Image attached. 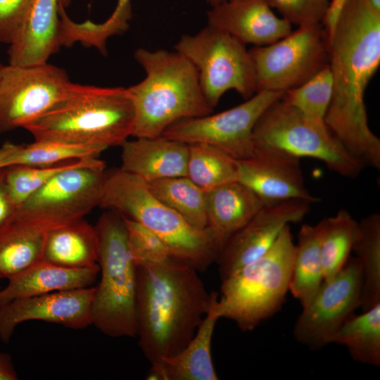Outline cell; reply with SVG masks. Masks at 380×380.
<instances>
[{
  "mask_svg": "<svg viewBox=\"0 0 380 380\" xmlns=\"http://www.w3.org/2000/svg\"><path fill=\"white\" fill-rule=\"evenodd\" d=\"M281 18L291 25H309L322 23L327 13L329 0H267Z\"/></svg>",
  "mask_w": 380,
  "mask_h": 380,
  "instance_id": "cell-37",
  "label": "cell"
},
{
  "mask_svg": "<svg viewBox=\"0 0 380 380\" xmlns=\"http://www.w3.org/2000/svg\"><path fill=\"white\" fill-rule=\"evenodd\" d=\"M207 25L255 46L272 44L292 32L291 24L277 16L267 0H227L213 6L207 12Z\"/></svg>",
  "mask_w": 380,
  "mask_h": 380,
  "instance_id": "cell-18",
  "label": "cell"
},
{
  "mask_svg": "<svg viewBox=\"0 0 380 380\" xmlns=\"http://www.w3.org/2000/svg\"><path fill=\"white\" fill-rule=\"evenodd\" d=\"M175 49L197 70L203 92L213 108L229 90L246 99L257 92L249 51L229 34L206 25L195 34L181 37Z\"/></svg>",
  "mask_w": 380,
  "mask_h": 380,
  "instance_id": "cell-10",
  "label": "cell"
},
{
  "mask_svg": "<svg viewBox=\"0 0 380 380\" xmlns=\"http://www.w3.org/2000/svg\"><path fill=\"white\" fill-rule=\"evenodd\" d=\"M218 294L211 292L209 309L190 341L179 352L151 365L148 380H217L211 356L213 335L221 318L217 308Z\"/></svg>",
  "mask_w": 380,
  "mask_h": 380,
  "instance_id": "cell-20",
  "label": "cell"
},
{
  "mask_svg": "<svg viewBox=\"0 0 380 380\" xmlns=\"http://www.w3.org/2000/svg\"><path fill=\"white\" fill-rule=\"evenodd\" d=\"M265 205L248 187L234 181L206 192L207 229L222 248Z\"/></svg>",
  "mask_w": 380,
  "mask_h": 380,
  "instance_id": "cell-23",
  "label": "cell"
},
{
  "mask_svg": "<svg viewBox=\"0 0 380 380\" xmlns=\"http://www.w3.org/2000/svg\"><path fill=\"white\" fill-rule=\"evenodd\" d=\"M362 274L356 257L350 256L341 270L323 281L298 316L293 330L300 343L317 350L332 343L340 328L360 307Z\"/></svg>",
  "mask_w": 380,
  "mask_h": 380,
  "instance_id": "cell-14",
  "label": "cell"
},
{
  "mask_svg": "<svg viewBox=\"0 0 380 380\" xmlns=\"http://www.w3.org/2000/svg\"><path fill=\"white\" fill-rule=\"evenodd\" d=\"M151 192L179 213L191 225L207 227L206 192L187 177H175L146 182Z\"/></svg>",
  "mask_w": 380,
  "mask_h": 380,
  "instance_id": "cell-29",
  "label": "cell"
},
{
  "mask_svg": "<svg viewBox=\"0 0 380 380\" xmlns=\"http://www.w3.org/2000/svg\"><path fill=\"white\" fill-rule=\"evenodd\" d=\"M122 217L136 265L162 262L172 258L165 243L154 232L134 220Z\"/></svg>",
  "mask_w": 380,
  "mask_h": 380,
  "instance_id": "cell-36",
  "label": "cell"
},
{
  "mask_svg": "<svg viewBox=\"0 0 380 380\" xmlns=\"http://www.w3.org/2000/svg\"><path fill=\"white\" fill-rule=\"evenodd\" d=\"M346 0H332L329 2V8L322 25L325 29L327 39H329L334 30L339 13Z\"/></svg>",
  "mask_w": 380,
  "mask_h": 380,
  "instance_id": "cell-40",
  "label": "cell"
},
{
  "mask_svg": "<svg viewBox=\"0 0 380 380\" xmlns=\"http://www.w3.org/2000/svg\"><path fill=\"white\" fill-rule=\"evenodd\" d=\"M134 110L128 88L74 84L55 107L27 125L34 140L122 146L132 137Z\"/></svg>",
  "mask_w": 380,
  "mask_h": 380,
  "instance_id": "cell-4",
  "label": "cell"
},
{
  "mask_svg": "<svg viewBox=\"0 0 380 380\" xmlns=\"http://www.w3.org/2000/svg\"><path fill=\"white\" fill-rule=\"evenodd\" d=\"M189 145L186 177L205 192L237 181L236 160L207 144Z\"/></svg>",
  "mask_w": 380,
  "mask_h": 380,
  "instance_id": "cell-30",
  "label": "cell"
},
{
  "mask_svg": "<svg viewBox=\"0 0 380 380\" xmlns=\"http://www.w3.org/2000/svg\"><path fill=\"white\" fill-rule=\"evenodd\" d=\"M71 1L72 0H59V2L63 6L64 8H66L70 4Z\"/></svg>",
  "mask_w": 380,
  "mask_h": 380,
  "instance_id": "cell-45",
  "label": "cell"
},
{
  "mask_svg": "<svg viewBox=\"0 0 380 380\" xmlns=\"http://www.w3.org/2000/svg\"><path fill=\"white\" fill-rule=\"evenodd\" d=\"M310 204L297 200L265 204L221 248L215 260L221 280L262 255L286 225L304 219Z\"/></svg>",
  "mask_w": 380,
  "mask_h": 380,
  "instance_id": "cell-15",
  "label": "cell"
},
{
  "mask_svg": "<svg viewBox=\"0 0 380 380\" xmlns=\"http://www.w3.org/2000/svg\"><path fill=\"white\" fill-rule=\"evenodd\" d=\"M99 274V265L70 268L41 260L8 279L0 290V306L21 298L91 286Z\"/></svg>",
  "mask_w": 380,
  "mask_h": 380,
  "instance_id": "cell-22",
  "label": "cell"
},
{
  "mask_svg": "<svg viewBox=\"0 0 380 380\" xmlns=\"http://www.w3.org/2000/svg\"><path fill=\"white\" fill-rule=\"evenodd\" d=\"M132 16L131 0H118L114 11L104 22L95 23L87 20L81 23L77 28V37L83 46L94 47L106 54L108 39L125 32Z\"/></svg>",
  "mask_w": 380,
  "mask_h": 380,
  "instance_id": "cell-35",
  "label": "cell"
},
{
  "mask_svg": "<svg viewBox=\"0 0 380 380\" xmlns=\"http://www.w3.org/2000/svg\"><path fill=\"white\" fill-rule=\"evenodd\" d=\"M322 220L317 224H303L298 233L289 291L302 308L312 299L324 281L321 262Z\"/></svg>",
  "mask_w": 380,
  "mask_h": 380,
  "instance_id": "cell-25",
  "label": "cell"
},
{
  "mask_svg": "<svg viewBox=\"0 0 380 380\" xmlns=\"http://www.w3.org/2000/svg\"><path fill=\"white\" fill-rule=\"evenodd\" d=\"M352 251L362 274L360 307L363 311L380 303V215L372 213L357 222Z\"/></svg>",
  "mask_w": 380,
  "mask_h": 380,
  "instance_id": "cell-26",
  "label": "cell"
},
{
  "mask_svg": "<svg viewBox=\"0 0 380 380\" xmlns=\"http://www.w3.org/2000/svg\"><path fill=\"white\" fill-rule=\"evenodd\" d=\"M100 281L95 286L92 325L112 337H136L137 265L122 216L103 213L94 226Z\"/></svg>",
  "mask_w": 380,
  "mask_h": 380,
  "instance_id": "cell-7",
  "label": "cell"
},
{
  "mask_svg": "<svg viewBox=\"0 0 380 380\" xmlns=\"http://www.w3.org/2000/svg\"><path fill=\"white\" fill-rule=\"evenodd\" d=\"M44 234L15 220L0 233V279H9L42 260Z\"/></svg>",
  "mask_w": 380,
  "mask_h": 380,
  "instance_id": "cell-27",
  "label": "cell"
},
{
  "mask_svg": "<svg viewBox=\"0 0 380 380\" xmlns=\"http://www.w3.org/2000/svg\"><path fill=\"white\" fill-rule=\"evenodd\" d=\"M284 92L257 91L243 103L216 114L181 120L168 127L160 137L186 144L214 146L236 160L254 151L253 130L260 117Z\"/></svg>",
  "mask_w": 380,
  "mask_h": 380,
  "instance_id": "cell-13",
  "label": "cell"
},
{
  "mask_svg": "<svg viewBox=\"0 0 380 380\" xmlns=\"http://www.w3.org/2000/svg\"><path fill=\"white\" fill-rule=\"evenodd\" d=\"M65 71L48 63L35 65H4L0 74V133L25 128L70 92Z\"/></svg>",
  "mask_w": 380,
  "mask_h": 380,
  "instance_id": "cell-12",
  "label": "cell"
},
{
  "mask_svg": "<svg viewBox=\"0 0 380 380\" xmlns=\"http://www.w3.org/2000/svg\"><path fill=\"white\" fill-rule=\"evenodd\" d=\"M16 144L6 142L0 147V169L10 166Z\"/></svg>",
  "mask_w": 380,
  "mask_h": 380,
  "instance_id": "cell-42",
  "label": "cell"
},
{
  "mask_svg": "<svg viewBox=\"0 0 380 380\" xmlns=\"http://www.w3.org/2000/svg\"><path fill=\"white\" fill-rule=\"evenodd\" d=\"M227 0H207L208 3L211 6H215Z\"/></svg>",
  "mask_w": 380,
  "mask_h": 380,
  "instance_id": "cell-44",
  "label": "cell"
},
{
  "mask_svg": "<svg viewBox=\"0 0 380 380\" xmlns=\"http://www.w3.org/2000/svg\"><path fill=\"white\" fill-rule=\"evenodd\" d=\"M59 0H32L8 51V64L35 65L48 63L60 44Z\"/></svg>",
  "mask_w": 380,
  "mask_h": 380,
  "instance_id": "cell-19",
  "label": "cell"
},
{
  "mask_svg": "<svg viewBox=\"0 0 380 380\" xmlns=\"http://www.w3.org/2000/svg\"><path fill=\"white\" fill-rule=\"evenodd\" d=\"M121 169L146 182L186 177L189 145L163 137L136 138L122 144Z\"/></svg>",
  "mask_w": 380,
  "mask_h": 380,
  "instance_id": "cell-21",
  "label": "cell"
},
{
  "mask_svg": "<svg viewBox=\"0 0 380 380\" xmlns=\"http://www.w3.org/2000/svg\"><path fill=\"white\" fill-rule=\"evenodd\" d=\"M254 147L250 157L236 160L237 181L265 204L291 200L312 204L319 200L305 185L299 158L277 148Z\"/></svg>",
  "mask_w": 380,
  "mask_h": 380,
  "instance_id": "cell-16",
  "label": "cell"
},
{
  "mask_svg": "<svg viewBox=\"0 0 380 380\" xmlns=\"http://www.w3.org/2000/svg\"><path fill=\"white\" fill-rule=\"evenodd\" d=\"M106 149L98 145L34 140L28 144L16 145L11 165L42 166L87 158H98Z\"/></svg>",
  "mask_w": 380,
  "mask_h": 380,
  "instance_id": "cell-32",
  "label": "cell"
},
{
  "mask_svg": "<svg viewBox=\"0 0 380 380\" xmlns=\"http://www.w3.org/2000/svg\"><path fill=\"white\" fill-rule=\"evenodd\" d=\"M99 245L94 226L83 219L45 232L42 260L84 268L98 265Z\"/></svg>",
  "mask_w": 380,
  "mask_h": 380,
  "instance_id": "cell-24",
  "label": "cell"
},
{
  "mask_svg": "<svg viewBox=\"0 0 380 380\" xmlns=\"http://www.w3.org/2000/svg\"><path fill=\"white\" fill-rule=\"evenodd\" d=\"M32 0H0V43L10 44Z\"/></svg>",
  "mask_w": 380,
  "mask_h": 380,
  "instance_id": "cell-38",
  "label": "cell"
},
{
  "mask_svg": "<svg viewBox=\"0 0 380 380\" xmlns=\"http://www.w3.org/2000/svg\"><path fill=\"white\" fill-rule=\"evenodd\" d=\"M1 305V304H0Z\"/></svg>",
  "mask_w": 380,
  "mask_h": 380,
  "instance_id": "cell-47",
  "label": "cell"
},
{
  "mask_svg": "<svg viewBox=\"0 0 380 380\" xmlns=\"http://www.w3.org/2000/svg\"><path fill=\"white\" fill-rule=\"evenodd\" d=\"M18 379L11 355L0 353V380H16Z\"/></svg>",
  "mask_w": 380,
  "mask_h": 380,
  "instance_id": "cell-41",
  "label": "cell"
},
{
  "mask_svg": "<svg viewBox=\"0 0 380 380\" xmlns=\"http://www.w3.org/2000/svg\"><path fill=\"white\" fill-rule=\"evenodd\" d=\"M332 343L344 346L359 363L380 365V303L353 315L335 334Z\"/></svg>",
  "mask_w": 380,
  "mask_h": 380,
  "instance_id": "cell-28",
  "label": "cell"
},
{
  "mask_svg": "<svg viewBox=\"0 0 380 380\" xmlns=\"http://www.w3.org/2000/svg\"><path fill=\"white\" fill-rule=\"evenodd\" d=\"M105 168L98 158L80 160L30 196L18 207L14 220L45 233L82 220L99 206Z\"/></svg>",
  "mask_w": 380,
  "mask_h": 380,
  "instance_id": "cell-8",
  "label": "cell"
},
{
  "mask_svg": "<svg viewBox=\"0 0 380 380\" xmlns=\"http://www.w3.org/2000/svg\"><path fill=\"white\" fill-rule=\"evenodd\" d=\"M17 209L8 190L4 168L0 169V233L14 220Z\"/></svg>",
  "mask_w": 380,
  "mask_h": 380,
  "instance_id": "cell-39",
  "label": "cell"
},
{
  "mask_svg": "<svg viewBox=\"0 0 380 380\" xmlns=\"http://www.w3.org/2000/svg\"><path fill=\"white\" fill-rule=\"evenodd\" d=\"M370 5L378 12L380 13V0H367Z\"/></svg>",
  "mask_w": 380,
  "mask_h": 380,
  "instance_id": "cell-43",
  "label": "cell"
},
{
  "mask_svg": "<svg viewBox=\"0 0 380 380\" xmlns=\"http://www.w3.org/2000/svg\"><path fill=\"white\" fill-rule=\"evenodd\" d=\"M257 91L285 93L329 64L327 35L322 23L299 26L272 44L249 50Z\"/></svg>",
  "mask_w": 380,
  "mask_h": 380,
  "instance_id": "cell-11",
  "label": "cell"
},
{
  "mask_svg": "<svg viewBox=\"0 0 380 380\" xmlns=\"http://www.w3.org/2000/svg\"><path fill=\"white\" fill-rule=\"evenodd\" d=\"M3 65L2 64H0V74H1V70H2V68H3Z\"/></svg>",
  "mask_w": 380,
  "mask_h": 380,
  "instance_id": "cell-46",
  "label": "cell"
},
{
  "mask_svg": "<svg viewBox=\"0 0 380 380\" xmlns=\"http://www.w3.org/2000/svg\"><path fill=\"white\" fill-rule=\"evenodd\" d=\"M296 243L289 224L261 256L222 280L220 317L251 331L279 312L289 291Z\"/></svg>",
  "mask_w": 380,
  "mask_h": 380,
  "instance_id": "cell-6",
  "label": "cell"
},
{
  "mask_svg": "<svg viewBox=\"0 0 380 380\" xmlns=\"http://www.w3.org/2000/svg\"><path fill=\"white\" fill-rule=\"evenodd\" d=\"M95 286L13 300L0 306V340L8 343L18 325L39 320L82 329L92 325Z\"/></svg>",
  "mask_w": 380,
  "mask_h": 380,
  "instance_id": "cell-17",
  "label": "cell"
},
{
  "mask_svg": "<svg viewBox=\"0 0 380 380\" xmlns=\"http://www.w3.org/2000/svg\"><path fill=\"white\" fill-rule=\"evenodd\" d=\"M99 206L144 225L162 239L173 258L198 272L207 270L221 250L207 228L191 225L157 198L145 181L121 168L106 172Z\"/></svg>",
  "mask_w": 380,
  "mask_h": 380,
  "instance_id": "cell-5",
  "label": "cell"
},
{
  "mask_svg": "<svg viewBox=\"0 0 380 380\" xmlns=\"http://www.w3.org/2000/svg\"><path fill=\"white\" fill-rule=\"evenodd\" d=\"M254 146L277 148L299 158L323 162L334 172L356 178L364 167L341 146L324 124L304 117L282 99L260 117L253 130Z\"/></svg>",
  "mask_w": 380,
  "mask_h": 380,
  "instance_id": "cell-9",
  "label": "cell"
},
{
  "mask_svg": "<svg viewBox=\"0 0 380 380\" xmlns=\"http://www.w3.org/2000/svg\"><path fill=\"white\" fill-rule=\"evenodd\" d=\"M333 80L324 122L364 167L380 169V139L368 125L365 93L380 64V13L367 0H346L328 39Z\"/></svg>",
  "mask_w": 380,
  "mask_h": 380,
  "instance_id": "cell-1",
  "label": "cell"
},
{
  "mask_svg": "<svg viewBox=\"0 0 380 380\" xmlns=\"http://www.w3.org/2000/svg\"><path fill=\"white\" fill-rule=\"evenodd\" d=\"M332 92V75L327 64L302 84L286 91L281 99L310 120L325 125Z\"/></svg>",
  "mask_w": 380,
  "mask_h": 380,
  "instance_id": "cell-33",
  "label": "cell"
},
{
  "mask_svg": "<svg viewBox=\"0 0 380 380\" xmlns=\"http://www.w3.org/2000/svg\"><path fill=\"white\" fill-rule=\"evenodd\" d=\"M321 262L324 281L334 278L350 256L357 221L346 210L322 220Z\"/></svg>",
  "mask_w": 380,
  "mask_h": 380,
  "instance_id": "cell-31",
  "label": "cell"
},
{
  "mask_svg": "<svg viewBox=\"0 0 380 380\" xmlns=\"http://www.w3.org/2000/svg\"><path fill=\"white\" fill-rule=\"evenodd\" d=\"M80 160L50 165H15L5 167L4 174L8 190L18 208L30 196L54 176L74 166Z\"/></svg>",
  "mask_w": 380,
  "mask_h": 380,
  "instance_id": "cell-34",
  "label": "cell"
},
{
  "mask_svg": "<svg viewBox=\"0 0 380 380\" xmlns=\"http://www.w3.org/2000/svg\"><path fill=\"white\" fill-rule=\"evenodd\" d=\"M210 301L198 272L185 263L170 258L137 265V336L151 365L185 347Z\"/></svg>",
  "mask_w": 380,
  "mask_h": 380,
  "instance_id": "cell-2",
  "label": "cell"
},
{
  "mask_svg": "<svg viewBox=\"0 0 380 380\" xmlns=\"http://www.w3.org/2000/svg\"><path fill=\"white\" fill-rule=\"evenodd\" d=\"M134 57L146 76L128 88L134 110L132 137H160L184 119L213 113L201 89L194 65L177 51L137 49Z\"/></svg>",
  "mask_w": 380,
  "mask_h": 380,
  "instance_id": "cell-3",
  "label": "cell"
}]
</instances>
